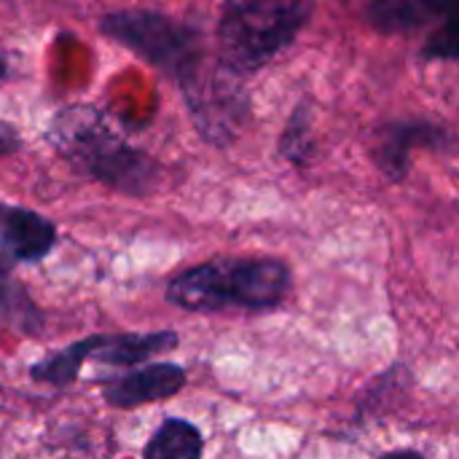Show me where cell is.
I'll return each instance as SVG.
<instances>
[{
    "label": "cell",
    "mask_w": 459,
    "mask_h": 459,
    "mask_svg": "<svg viewBox=\"0 0 459 459\" xmlns=\"http://www.w3.org/2000/svg\"><path fill=\"white\" fill-rule=\"evenodd\" d=\"M19 148H22V134H19L16 124L0 121V156H13Z\"/></svg>",
    "instance_id": "2e32d148"
},
{
    "label": "cell",
    "mask_w": 459,
    "mask_h": 459,
    "mask_svg": "<svg viewBox=\"0 0 459 459\" xmlns=\"http://www.w3.org/2000/svg\"><path fill=\"white\" fill-rule=\"evenodd\" d=\"M191 124L202 140L223 148L239 140L250 121V97L242 75L229 70L218 56L207 59L188 81L180 83Z\"/></svg>",
    "instance_id": "5b68a950"
},
{
    "label": "cell",
    "mask_w": 459,
    "mask_h": 459,
    "mask_svg": "<svg viewBox=\"0 0 459 459\" xmlns=\"http://www.w3.org/2000/svg\"><path fill=\"white\" fill-rule=\"evenodd\" d=\"M89 347H91V336L73 342L62 350H56L54 355L38 360L30 366V377L40 385H51V387H67L78 379L83 363L89 360Z\"/></svg>",
    "instance_id": "4fadbf2b"
},
{
    "label": "cell",
    "mask_w": 459,
    "mask_h": 459,
    "mask_svg": "<svg viewBox=\"0 0 459 459\" xmlns=\"http://www.w3.org/2000/svg\"><path fill=\"white\" fill-rule=\"evenodd\" d=\"M293 285L290 266L264 255H226L175 274L167 301L183 312H264L280 307Z\"/></svg>",
    "instance_id": "7a4b0ae2"
},
{
    "label": "cell",
    "mask_w": 459,
    "mask_h": 459,
    "mask_svg": "<svg viewBox=\"0 0 459 459\" xmlns=\"http://www.w3.org/2000/svg\"><path fill=\"white\" fill-rule=\"evenodd\" d=\"M46 140L78 175L110 191L143 199L159 188V164L121 137L110 118L94 105H67L56 110Z\"/></svg>",
    "instance_id": "6da1fadb"
},
{
    "label": "cell",
    "mask_w": 459,
    "mask_h": 459,
    "mask_svg": "<svg viewBox=\"0 0 459 459\" xmlns=\"http://www.w3.org/2000/svg\"><path fill=\"white\" fill-rule=\"evenodd\" d=\"M457 51V19H446L430 32V38H428V43L422 48V56L425 59H438V62H455Z\"/></svg>",
    "instance_id": "9a60e30c"
},
{
    "label": "cell",
    "mask_w": 459,
    "mask_h": 459,
    "mask_svg": "<svg viewBox=\"0 0 459 459\" xmlns=\"http://www.w3.org/2000/svg\"><path fill=\"white\" fill-rule=\"evenodd\" d=\"M3 78H8V59L0 54V81H3Z\"/></svg>",
    "instance_id": "e0dca14e"
},
{
    "label": "cell",
    "mask_w": 459,
    "mask_h": 459,
    "mask_svg": "<svg viewBox=\"0 0 459 459\" xmlns=\"http://www.w3.org/2000/svg\"><path fill=\"white\" fill-rule=\"evenodd\" d=\"M100 32L143 56L178 86L210 59L204 38L196 27L148 8L105 13L100 19Z\"/></svg>",
    "instance_id": "277c9868"
},
{
    "label": "cell",
    "mask_w": 459,
    "mask_h": 459,
    "mask_svg": "<svg viewBox=\"0 0 459 459\" xmlns=\"http://www.w3.org/2000/svg\"><path fill=\"white\" fill-rule=\"evenodd\" d=\"M280 153L285 161L296 164V167H307L315 161V134H312V113H309V105L301 102L285 129H282V137H280Z\"/></svg>",
    "instance_id": "5bb4252c"
},
{
    "label": "cell",
    "mask_w": 459,
    "mask_h": 459,
    "mask_svg": "<svg viewBox=\"0 0 459 459\" xmlns=\"http://www.w3.org/2000/svg\"><path fill=\"white\" fill-rule=\"evenodd\" d=\"M315 0H223L218 16V59L245 75L277 59L301 35Z\"/></svg>",
    "instance_id": "3957f363"
},
{
    "label": "cell",
    "mask_w": 459,
    "mask_h": 459,
    "mask_svg": "<svg viewBox=\"0 0 459 459\" xmlns=\"http://www.w3.org/2000/svg\"><path fill=\"white\" fill-rule=\"evenodd\" d=\"M56 223L46 215L0 202V269L19 264H40L56 247Z\"/></svg>",
    "instance_id": "52a82bcc"
},
{
    "label": "cell",
    "mask_w": 459,
    "mask_h": 459,
    "mask_svg": "<svg viewBox=\"0 0 459 459\" xmlns=\"http://www.w3.org/2000/svg\"><path fill=\"white\" fill-rule=\"evenodd\" d=\"M366 19L385 35H417L428 24L457 19V0H366Z\"/></svg>",
    "instance_id": "9c48e42d"
},
{
    "label": "cell",
    "mask_w": 459,
    "mask_h": 459,
    "mask_svg": "<svg viewBox=\"0 0 459 459\" xmlns=\"http://www.w3.org/2000/svg\"><path fill=\"white\" fill-rule=\"evenodd\" d=\"M204 452V438L196 425L180 417H167L143 449L148 459H196Z\"/></svg>",
    "instance_id": "8fae6325"
},
{
    "label": "cell",
    "mask_w": 459,
    "mask_h": 459,
    "mask_svg": "<svg viewBox=\"0 0 459 459\" xmlns=\"http://www.w3.org/2000/svg\"><path fill=\"white\" fill-rule=\"evenodd\" d=\"M186 387V368L178 363H148L102 379V401L110 409H137L167 401Z\"/></svg>",
    "instance_id": "ba28073f"
},
{
    "label": "cell",
    "mask_w": 459,
    "mask_h": 459,
    "mask_svg": "<svg viewBox=\"0 0 459 459\" xmlns=\"http://www.w3.org/2000/svg\"><path fill=\"white\" fill-rule=\"evenodd\" d=\"M0 323L24 336H38L43 331L40 307L32 301L24 285L11 277L8 269H0Z\"/></svg>",
    "instance_id": "7c38bea8"
},
{
    "label": "cell",
    "mask_w": 459,
    "mask_h": 459,
    "mask_svg": "<svg viewBox=\"0 0 459 459\" xmlns=\"http://www.w3.org/2000/svg\"><path fill=\"white\" fill-rule=\"evenodd\" d=\"M178 347L175 331H153V333H94L89 347V360L110 368H132L153 355L169 352Z\"/></svg>",
    "instance_id": "30bf717a"
},
{
    "label": "cell",
    "mask_w": 459,
    "mask_h": 459,
    "mask_svg": "<svg viewBox=\"0 0 459 459\" xmlns=\"http://www.w3.org/2000/svg\"><path fill=\"white\" fill-rule=\"evenodd\" d=\"M420 148L455 151V134L446 124L433 118H395L374 129L371 156L390 183L406 180L411 172V153Z\"/></svg>",
    "instance_id": "8992f818"
}]
</instances>
